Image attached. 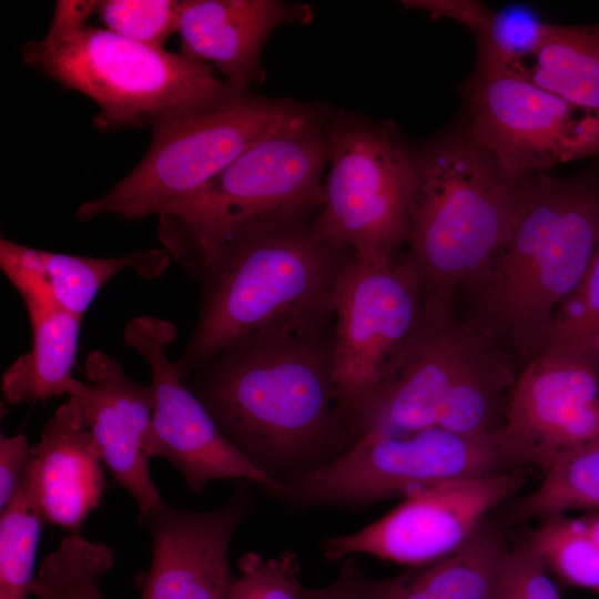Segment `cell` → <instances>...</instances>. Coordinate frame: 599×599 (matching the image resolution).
Wrapping results in <instances>:
<instances>
[{
	"instance_id": "6da1fadb",
	"label": "cell",
	"mask_w": 599,
	"mask_h": 599,
	"mask_svg": "<svg viewBox=\"0 0 599 599\" xmlns=\"http://www.w3.org/2000/svg\"><path fill=\"white\" fill-rule=\"evenodd\" d=\"M328 322L244 338L202 366L189 387L225 437L276 485L348 449Z\"/></svg>"
},
{
	"instance_id": "7a4b0ae2",
	"label": "cell",
	"mask_w": 599,
	"mask_h": 599,
	"mask_svg": "<svg viewBox=\"0 0 599 599\" xmlns=\"http://www.w3.org/2000/svg\"><path fill=\"white\" fill-rule=\"evenodd\" d=\"M598 245L599 159L567 177L529 175L510 235L458 290L456 312L520 370L544 347Z\"/></svg>"
},
{
	"instance_id": "3957f363",
	"label": "cell",
	"mask_w": 599,
	"mask_h": 599,
	"mask_svg": "<svg viewBox=\"0 0 599 599\" xmlns=\"http://www.w3.org/2000/svg\"><path fill=\"white\" fill-rule=\"evenodd\" d=\"M348 251L308 219L233 232L202 271L207 285L199 321L174 363L181 378L255 334L329 321Z\"/></svg>"
},
{
	"instance_id": "277c9868",
	"label": "cell",
	"mask_w": 599,
	"mask_h": 599,
	"mask_svg": "<svg viewBox=\"0 0 599 599\" xmlns=\"http://www.w3.org/2000/svg\"><path fill=\"white\" fill-rule=\"evenodd\" d=\"M413 202L405 260L426 305L450 308L458 290L501 247L518 219L525 179L507 175L461 121L412 148Z\"/></svg>"
},
{
	"instance_id": "5b68a950",
	"label": "cell",
	"mask_w": 599,
	"mask_h": 599,
	"mask_svg": "<svg viewBox=\"0 0 599 599\" xmlns=\"http://www.w3.org/2000/svg\"><path fill=\"white\" fill-rule=\"evenodd\" d=\"M329 114L324 105L298 102L209 183L167 204L158 214V234L169 254L199 273L240 227L319 211Z\"/></svg>"
},
{
	"instance_id": "8992f818",
	"label": "cell",
	"mask_w": 599,
	"mask_h": 599,
	"mask_svg": "<svg viewBox=\"0 0 599 599\" xmlns=\"http://www.w3.org/2000/svg\"><path fill=\"white\" fill-rule=\"evenodd\" d=\"M23 64L99 106L101 131L152 129L173 118L210 110L241 92L202 61L82 24L48 30L21 48Z\"/></svg>"
},
{
	"instance_id": "52a82bcc",
	"label": "cell",
	"mask_w": 599,
	"mask_h": 599,
	"mask_svg": "<svg viewBox=\"0 0 599 599\" xmlns=\"http://www.w3.org/2000/svg\"><path fill=\"white\" fill-rule=\"evenodd\" d=\"M328 174L316 224L354 256L397 262L407 245L413 202V156L397 129L347 111L327 121Z\"/></svg>"
},
{
	"instance_id": "ba28073f",
	"label": "cell",
	"mask_w": 599,
	"mask_h": 599,
	"mask_svg": "<svg viewBox=\"0 0 599 599\" xmlns=\"http://www.w3.org/2000/svg\"><path fill=\"white\" fill-rule=\"evenodd\" d=\"M297 103L241 91L210 110L153 126L142 160L102 196L82 203L77 220L159 214L209 183Z\"/></svg>"
},
{
	"instance_id": "9c48e42d",
	"label": "cell",
	"mask_w": 599,
	"mask_h": 599,
	"mask_svg": "<svg viewBox=\"0 0 599 599\" xmlns=\"http://www.w3.org/2000/svg\"><path fill=\"white\" fill-rule=\"evenodd\" d=\"M497 437L439 427L398 436H366L335 460L266 491L293 510H362L461 478L508 470Z\"/></svg>"
},
{
	"instance_id": "30bf717a",
	"label": "cell",
	"mask_w": 599,
	"mask_h": 599,
	"mask_svg": "<svg viewBox=\"0 0 599 599\" xmlns=\"http://www.w3.org/2000/svg\"><path fill=\"white\" fill-rule=\"evenodd\" d=\"M468 134L512 179L599 159V113L511 71L477 72L460 85Z\"/></svg>"
},
{
	"instance_id": "8fae6325",
	"label": "cell",
	"mask_w": 599,
	"mask_h": 599,
	"mask_svg": "<svg viewBox=\"0 0 599 599\" xmlns=\"http://www.w3.org/2000/svg\"><path fill=\"white\" fill-rule=\"evenodd\" d=\"M425 309L422 282L405 257L374 263L352 253L333 298L335 393L345 429L412 341Z\"/></svg>"
},
{
	"instance_id": "7c38bea8",
	"label": "cell",
	"mask_w": 599,
	"mask_h": 599,
	"mask_svg": "<svg viewBox=\"0 0 599 599\" xmlns=\"http://www.w3.org/2000/svg\"><path fill=\"white\" fill-rule=\"evenodd\" d=\"M506 358L510 357L455 307L426 305L412 341L348 419V447L366 436L407 435L436 427L443 405L458 385Z\"/></svg>"
},
{
	"instance_id": "4fadbf2b",
	"label": "cell",
	"mask_w": 599,
	"mask_h": 599,
	"mask_svg": "<svg viewBox=\"0 0 599 599\" xmlns=\"http://www.w3.org/2000/svg\"><path fill=\"white\" fill-rule=\"evenodd\" d=\"M176 337L175 325L155 316L132 318L124 343L146 361L155 403L143 439L148 458L172 464L193 493L214 480H243L267 491L276 483L256 468L222 433L199 397L183 385L166 348Z\"/></svg>"
},
{
	"instance_id": "5bb4252c",
	"label": "cell",
	"mask_w": 599,
	"mask_h": 599,
	"mask_svg": "<svg viewBox=\"0 0 599 599\" xmlns=\"http://www.w3.org/2000/svg\"><path fill=\"white\" fill-rule=\"evenodd\" d=\"M524 481L506 470L429 487L355 532L324 539L323 555L338 561L365 554L410 567L438 560L461 547Z\"/></svg>"
},
{
	"instance_id": "9a60e30c",
	"label": "cell",
	"mask_w": 599,
	"mask_h": 599,
	"mask_svg": "<svg viewBox=\"0 0 599 599\" xmlns=\"http://www.w3.org/2000/svg\"><path fill=\"white\" fill-rule=\"evenodd\" d=\"M599 443V367L582 357L541 349L519 370L498 436L510 467L548 471L561 457Z\"/></svg>"
},
{
	"instance_id": "2e32d148",
	"label": "cell",
	"mask_w": 599,
	"mask_h": 599,
	"mask_svg": "<svg viewBox=\"0 0 599 599\" xmlns=\"http://www.w3.org/2000/svg\"><path fill=\"white\" fill-rule=\"evenodd\" d=\"M245 483L215 510L163 501L139 517L152 539L150 569L139 577L141 599H230L232 538L254 506Z\"/></svg>"
},
{
	"instance_id": "e0dca14e",
	"label": "cell",
	"mask_w": 599,
	"mask_h": 599,
	"mask_svg": "<svg viewBox=\"0 0 599 599\" xmlns=\"http://www.w3.org/2000/svg\"><path fill=\"white\" fill-rule=\"evenodd\" d=\"M84 368L88 382L74 379L69 396L80 399L103 464L133 497L139 517L144 516L163 502L142 448L154 389L129 378L120 362L103 351L90 352Z\"/></svg>"
},
{
	"instance_id": "ac0fdd59",
	"label": "cell",
	"mask_w": 599,
	"mask_h": 599,
	"mask_svg": "<svg viewBox=\"0 0 599 599\" xmlns=\"http://www.w3.org/2000/svg\"><path fill=\"white\" fill-rule=\"evenodd\" d=\"M102 463L82 404L70 396L30 447L20 487L43 524L80 534L105 487Z\"/></svg>"
},
{
	"instance_id": "d6986e66",
	"label": "cell",
	"mask_w": 599,
	"mask_h": 599,
	"mask_svg": "<svg viewBox=\"0 0 599 599\" xmlns=\"http://www.w3.org/2000/svg\"><path fill=\"white\" fill-rule=\"evenodd\" d=\"M312 18L308 4L280 0H181L180 52L213 63L229 84L250 91L263 81L262 51L272 32Z\"/></svg>"
},
{
	"instance_id": "ffe728a7",
	"label": "cell",
	"mask_w": 599,
	"mask_h": 599,
	"mask_svg": "<svg viewBox=\"0 0 599 599\" xmlns=\"http://www.w3.org/2000/svg\"><path fill=\"white\" fill-rule=\"evenodd\" d=\"M510 550L501 526L485 519L456 551L389 578L367 577L357 565L361 599H499Z\"/></svg>"
},
{
	"instance_id": "44dd1931",
	"label": "cell",
	"mask_w": 599,
	"mask_h": 599,
	"mask_svg": "<svg viewBox=\"0 0 599 599\" xmlns=\"http://www.w3.org/2000/svg\"><path fill=\"white\" fill-rule=\"evenodd\" d=\"M32 345L2 376L7 403L18 405L69 395L74 382L81 317L57 305L27 309Z\"/></svg>"
},
{
	"instance_id": "7402d4cb",
	"label": "cell",
	"mask_w": 599,
	"mask_h": 599,
	"mask_svg": "<svg viewBox=\"0 0 599 599\" xmlns=\"http://www.w3.org/2000/svg\"><path fill=\"white\" fill-rule=\"evenodd\" d=\"M0 244L39 273L59 307L81 318L111 277L132 268L144 278H155L166 270L171 256L163 248L90 257L37 250L4 237Z\"/></svg>"
},
{
	"instance_id": "603a6c76",
	"label": "cell",
	"mask_w": 599,
	"mask_h": 599,
	"mask_svg": "<svg viewBox=\"0 0 599 599\" xmlns=\"http://www.w3.org/2000/svg\"><path fill=\"white\" fill-rule=\"evenodd\" d=\"M432 18H448L469 29L477 43L474 71L522 72L541 47L550 23L530 9L512 6L498 11L471 0H428Z\"/></svg>"
},
{
	"instance_id": "cb8c5ba5",
	"label": "cell",
	"mask_w": 599,
	"mask_h": 599,
	"mask_svg": "<svg viewBox=\"0 0 599 599\" xmlns=\"http://www.w3.org/2000/svg\"><path fill=\"white\" fill-rule=\"evenodd\" d=\"M524 77L555 94L599 113V23H550Z\"/></svg>"
},
{
	"instance_id": "d4e9b609",
	"label": "cell",
	"mask_w": 599,
	"mask_h": 599,
	"mask_svg": "<svg viewBox=\"0 0 599 599\" xmlns=\"http://www.w3.org/2000/svg\"><path fill=\"white\" fill-rule=\"evenodd\" d=\"M571 510L599 511V443L561 457L540 485L516 502L511 517L544 520Z\"/></svg>"
},
{
	"instance_id": "484cf974",
	"label": "cell",
	"mask_w": 599,
	"mask_h": 599,
	"mask_svg": "<svg viewBox=\"0 0 599 599\" xmlns=\"http://www.w3.org/2000/svg\"><path fill=\"white\" fill-rule=\"evenodd\" d=\"M114 562V551L103 541L69 534L43 559L31 595L37 599H104L100 578Z\"/></svg>"
},
{
	"instance_id": "4316f807",
	"label": "cell",
	"mask_w": 599,
	"mask_h": 599,
	"mask_svg": "<svg viewBox=\"0 0 599 599\" xmlns=\"http://www.w3.org/2000/svg\"><path fill=\"white\" fill-rule=\"evenodd\" d=\"M526 538L548 570L565 583L599 592V546L577 517L540 520Z\"/></svg>"
},
{
	"instance_id": "83f0119b",
	"label": "cell",
	"mask_w": 599,
	"mask_h": 599,
	"mask_svg": "<svg viewBox=\"0 0 599 599\" xmlns=\"http://www.w3.org/2000/svg\"><path fill=\"white\" fill-rule=\"evenodd\" d=\"M43 522L21 487L1 511L0 599H28Z\"/></svg>"
},
{
	"instance_id": "f1b7e54d",
	"label": "cell",
	"mask_w": 599,
	"mask_h": 599,
	"mask_svg": "<svg viewBox=\"0 0 599 599\" xmlns=\"http://www.w3.org/2000/svg\"><path fill=\"white\" fill-rule=\"evenodd\" d=\"M541 349H555L599 367V245L578 286L555 312Z\"/></svg>"
},
{
	"instance_id": "f546056e",
	"label": "cell",
	"mask_w": 599,
	"mask_h": 599,
	"mask_svg": "<svg viewBox=\"0 0 599 599\" xmlns=\"http://www.w3.org/2000/svg\"><path fill=\"white\" fill-rule=\"evenodd\" d=\"M181 0H102L95 12L108 30L135 42L162 48L177 32Z\"/></svg>"
},
{
	"instance_id": "4dcf8cb0",
	"label": "cell",
	"mask_w": 599,
	"mask_h": 599,
	"mask_svg": "<svg viewBox=\"0 0 599 599\" xmlns=\"http://www.w3.org/2000/svg\"><path fill=\"white\" fill-rule=\"evenodd\" d=\"M238 569L230 599H303L300 562L292 550L268 559L248 552L240 559Z\"/></svg>"
},
{
	"instance_id": "1f68e13d",
	"label": "cell",
	"mask_w": 599,
	"mask_h": 599,
	"mask_svg": "<svg viewBox=\"0 0 599 599\" xmlns=\"http://www.w3.org/2000/svg\"><path fill=\"white\" fill-rule=\"evenodd\" d=\"M549 572L525 537L510 546L499 599H561Z\"/></svg>"
},
{
	"instance_id": "d6a6232c",
	"label": "cell",
	"mask_w": 599,
	"mask_h": 599,
	"mask_svg": "<svg viewBox=\"0 0 599 599\" xmlns=\"http://www.w3.org/2000/svg\"><path fill=\"white\" fill-rule=\"evenodd\" d=\"M24 435H0V508H7L20 488L23 468L30 451Z\"/></svg>"
},
{
	"instance_id": "836d02e7",
	"label": "cell",
	"mask_w": 599,
	"mask_h": 599,
	"mask_svg": "<svg viewBox=\"0 0 599 599\" xmlns=\"http://www.w3.org/2000/svg\"><path fill=\"white\" fill-rule=\"evenodd\" d=\"M344 565L337 578L325 587H303V599H361L355 586V556L344 559Z\"/></svg>"
},
{
	"instance_id": "e575fe53",
	"label": "cell",
	"mask_w": 599,
	"mask_h": 599,
	"mask_svg": "<svg viewBox=\"0 0 599 599\" xmlns=\"http://www.w3.org/2000/svg\"><path fill=\"white\" fill-rule=\"evenodd\" d=\"M583 530L599 546V511L585 512L577 517Z\"/></svg>"
}]
</instances>
